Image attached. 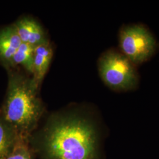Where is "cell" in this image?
<instances>
[{
	"instance_id": "cell-1",
	"label": "cell",
	"mask_w": 159,
	"mask_h": 159,
	"mask_svg": "<svg viewBox=\"0 0 159 159\" xmlns=\"http://www.w3.org/2000/svg\"><path fill=\"white\" fill-rule=\"evenodd\" d=\"M33 146L43 159H98L96 127L77 114L53 116Z\"/></svg>"
},
{
	"instance_id": "cell-2",
	"label": "cell",
	"mask_w": 159,
	"mask_h": 159,
	"mask_svg": "<svg viewBox=\"0 0 159 159\" xmlns=\"http://www.w3.org/2000/svg\"><path fill=\"white\" fill-rule=\"evenodd\" d=\"M37 85L33 79L10 73L1 117L21 136L30 140L38 125L44 107L37 96Z\"/></svg>"
},
{
	"instance_id": "cell-3",
	"label": "cell",
	"mask_w": 159,
	"mask_h": 159,
	"mask_svg": "<svg viewBox=\"0 0 159 159\" xmlns=\"http://www.w3.org/2000/svg\"><path fill=\"white\" fill-rule=\"evenodd\" d=\"M99 73L104 83L116 91H128L138 84L134 65L119 51L109 50L98 61Z\"/></svg>"
},
{
	"instance_id": "cell-4",
	"label": "cell",
	"mask_w": 159,
	"mask_h": 159,
	"mask_svg": "<svg viewBox=\"0 0 159 159\" xmlns=\"http://www.w3.org/2000/svg\"><path fill=\"white\" fill-rule=\"evenodd\" d=\"M121 53L134 65L148 60L156 50V41L148 29L142 25H130L123 27L119 33Z\"/></svg>"
},
{
	"instance_id": "cell-5",
	"label": "cell",
	"mask_w": 159,
	"mask_h": 159,
	"mask_svg": "<svg viewBox=\"0 0 159 159\" xmlns=\"http://www.w3.org/2000/svg\"><path fill=\"white\" fill-rule=\"evenodd\" d=\"M14 26L23 43L35 47L48 41L42 27L32 18L24 17L18 20Z\"/></svg>"
},
{
	"instance_id": "cell-6",
	"label": "cell",
	"mask_w": 159,
	"mask_h": 159,
	"mask_svg": "<svg viewBox=\"0 0 159 159\" xmlns=\"http://www.w3.org/2000/svg\"><path fill=\"white\" fill-rule=\"evenodd\" d=\"M52 55V48L48 41L34 47L33 79L38 85H40L48 70Z\"/></svg>"
},
{
	"instance_id": "cell-7",
	"label": "cell",
	"mask_w": 159,
	"mask_h": 159,
	"mask_svg": "<svg viewBox=\"0 0 159 159\" xmlns=\"http://www.w3.org/2000/svg\"><path fill=\"white\" fill-rule=\"evenodd\" d=\"M15 27L11 25L0 30V59L7 66L21 44Z\"/></svg>"
},
{
	"instance_id": "cell-8",
	"label": "cell",
	"mask_w": 159,
	"mask_h": 159,
	"mask_svg": "<svg viewBox=\"0 0 159 159\" xmlns=\"http://www.w3.org/2000/svg\"><path fill=\"white\" fill-rule=\"evenodd\" d=\"M21 136L0 116V159H6Z\"/></svg>"
},
{
	"instance_id": "cell-9",
	"label": "cell",
	"mask_w": 159,
	"mask_h": 159,
	"mask_svg": "<svg viewBox=\"0 0 159 159\" xmlns=\"http://www.w3.org/2000/svg\"><path fill=\"white\" fill-rule=\"evenodd\" d=\"M34 46L21 43L14 54L10 66L21 65L29 72L34 73Z\"/></svg>"
},
{
	"instance_id": "cell-10",
	"label": "cell",
	"mask_w": 159,
	"mask_h": 159,
	"mask_svg": "<svg viewBox=\"0 0 159 159\" xmlns=\"http://www.w3.org/2000/svg\"><path fill=\"white\" fill-rule=\"evenodd\" d=\"M6 159H34L33 150L30 144V139L20 137L11 152Z\"/></svg>"
},
{
	"instance_id": "cell-11",
	"label": "cell",
	"mask_w": 159,
	"mask_h": 159,
	"mask_svg": "<svg viewBox=\"0 0 159 159\" xmlns=\"http://www.w3.org/2000/svg\"><path fill=\"white\" fill-rule=\"evenodd\" d=\"M1 110H0V116H1Z\"/></svg>"
}]
</instances>
